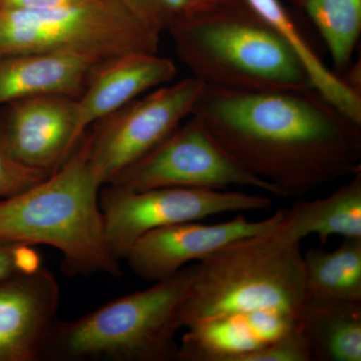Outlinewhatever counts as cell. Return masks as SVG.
I'll return each instance as SVG.
<instances>
[{
	"label": "cell",
	"instance_id": "cell-1",
	"mask_svg": "<svg viewBox=\"0 0 361 361\" xmlns=\"http://www.w3.org/2000/svg\"><path fill=\"white\" fill-rule=\"evenodd\" d=\"M192 115L280 198H300L361 171V123L314 87L233 90L204 85Z\"/></svg>",
	"mask_w": 361,
	"mask_h": 361
},
{
	"label": "cell",
	"instance_id": "cell-2",
	"mask_svg": "<svg viewBox=\"0 0 361 361\" xmlns=\"http://www.w3.org/2000/svg\"><path fill=\"white\" fill-rule=\"evenodd\" d=\"M168 32L178 58L205 87H313L295 51L245 0H219L191 9Z\"/></svg>",
	"mask_w": 361,
	"mask_h": 361
},
{
	"label": "cell",
	"instance_id": "cell-3",
	"mask_svg": "<svg viewBox=\"0 0 361 361\" xmlns=\"http://www.w3.org/2000/svg\"><path fill=\"white\" fill-rule=\"evenodd\" d=\"M85 135L49 177L9 198L0 199V241L54 247L68 276L121 275L120 261L106 243L99 192Z\"/></svg>",
	"mask_w": 361,
	"mask_h": 361
},
{
	"label": "cell",
	"instance_id": "cell-4",
	"mask_svg": "<svg viewBox=\"0 0 361 361\" xmlns=\"http://www.w3.org/2000/svg\"><path fill=\"white\" fill-rule=\"evenodd\" d=\"M198 269L187 265L145 290L115 299L75 320H56L47 361L178 360L180 313Z\"/></svg>",
	"mask_w": 361,
	"mask_h": 361
},
{
	"label": "cell",
	"instance_id": "cell-5",
	"mask_svg": "<svg viewBox=\"0 0 361 361\" xmlns=\"http://www.w3.org/2000/svg\"><path fill=\"white\" fill-rule=\"evenodd\" d=\"M276 230L233 242L199 261L180 329L256 311L300 319L307 301L301 243Z\"/></svg>",
	"mask_w": 361,
	"mask_h": 361
},
{
	"label": "cell",
	"instance_id": "cell-6",
	"mask_svg": "<svg viewBox=\"0 0 361 361\" xmlns=\"http://www.w3.org/2000/svg\"><path fill=\"white\" fill-rule=\"evenodd\" d=\"M161 35L125 0L0 8V58L59 52L106 61L125 54H158Z\"/></svg>",
	"mask_w": 361,
	"mask_h": 361
},
{
	"label": "cell",
	"instance_id": "cell-7",
	"mask_svg": "<svg viewBox=\"0 0 361 361\" xmlns=\"http://www.w3.org/2000/svg\"><path fill=\"white\" fill-rule=\"evenodd\" d=\"M271 207L270 198L239 190L160 187L137 191L108 184L99 192L106 243L118 261L125 260L135 242L152 230Z\"/></svg>",
	"mask_w": 361,
	"mask_h": 361
},
{
	"label": "cell",
	"instance_id": "cell-8",
	"mask_svg": "<svg viewBox=\"0 0 361 361\" xmlns=\"http://www.w3.org/2000/svg\"><path fill=\"white\" fill-rule=\"evenodd\" d=\"M204 85L193 77L161 85L85 133L92 172L104 185L139 161L192 115Z\"/></svg>",
	"mask_w": 361,
	"mask_h": 361
},
{
	"label": "cell",
	"instance_id": "cell-9",
	"mask_svg": "<svg viewBox=\"0 0 361 361\" xmlns=\"http://www.w3.org/2000/svg\"><path fill=\"white\" fill-rule=\"evenodd\" d=\"M109 184L137 191L160 187H250L280 198L274 188L241 167L194 115Z\"/></svg>",
	"mask_w": 361,
	"mask_h": 361
},
{
	"label": "cell",
	"instance_id": "cell-10",
	"mask_svg": "<svg viewBox=\"0 0 361 361\" xmlns=\"http://www.w3.org/2000/svg\"><path fill=\"white\" fill-rule=\"evenodd\" d=\"M279 210L266 219L238 215L217 224L188 221L152 230L135 242L125 260L135 275L157 282L172 276L193 261H201L238 240L274 232L283 219Z\"/></svg>",
	"mask_w": 361,
	"mask_h": 361
},
{
	"label": "cell",
	"instance_id": "cell-11",
	"mask_svg": "<svg viewBox=\"0 0 361 361\" xmlns=\"http://www.w3.org/2000/svg\"><path fill=\"white\" fill-rule=\"evenodd\" d=\"M4 106L0 129L4 145L23 165L52 174L77 148L75 97H26Z\"/></svg>",
	"mask_w": 361,
	"mask_h": 361
},
{
	"label": "cell",
	"instance_id": "cell-12",
	"mask_svg": "<svg viewBox=\"0 0 361 361\" xmlns=\"http://www.w3.org/2000/svg\"><path fill=\"white\" fill-rule=\"evenodd\" d=\"M61 290L42 267L0 281V361H42Z\"/></svg>",
	"mask_w": 361,
	"mask_h": 361
},
{
	"label": "cell",
	"instance_id": "cell-13",
	"mask_svg": "<svg viewBox=\"0 0 361 361\" xmlns=\"http://www.w3.org/2000/svg\"><path fill=\"white\" fill-rule=\"evenodd\" d=\"M177 66L157 54H130L96 66L82 96L77 99L75 137L104 116L137 97L174 80Z\"/></svg>",
	"mask_w": 361,
	"mask_h": 361
},
{
	"label": "cell",
	"instance_id": "cell-14",
	"mask_svg": "<svg viewBox=\"0 0 361 361\" xmlns=\"http://www.w3.org/2000/svg\"><path fill=\"white\" fill-rule=\"evenodd\" d=\"M299 320L275 311H256L199 323L180 337L178 361H239L285 336Z\"/></svg>",
	"mask_w": 361,
	"mask_h": 361
},
{
	"label": "cell",
	"instance_id": "cell-15",
	"mask_svg": "<svg viewBox=\"0 0 361 361\" xmlns=\"http://www.w3.org/2000/svg\"><path fill=\"white\" fill-rule=\"evenodd\" d=\"M103 61L59 52H30L0 58V106L40 96L78 99Z\"/></svg>",
	"mask_w": 361,
	"mask_h": 361
},
{
	"label": "cell",
	"instance_id": "cell-16",
	"mask_svg": "<svg viewBox=\"0 0 361 361\" xmlns=\"http://www.w3.org/2000/svg\"><path fill=\"white\" fill-rule=\"evenodd\" d=\"M280 236L299 242L315 235L322 245L331 236L343 239L361 238V171L349 177L329 196L316 200H299L277 228Z\"/></svg>",
	"mask_w": 361,
	"mask_h": 361
},
{
	"label": "cell",
	"instance_id": "cell-17",
	"mask_svg": "<svg viewBox=\"0 0 361 361\" xmlns=\"http://www.w3.org/2000/svg\"><path fill=\"white\" fill-rule=\"evenodd\" d=\"M300 326L312 360L361 361V302L307 299Z\"/></svg>",
	"mask_w": 361,
	"mask_h": 361
},
{
	"label": "cell",
	"instance_id": "cell-18",
	"mask_svg": "<svg viewBox=\"0 0 361 361\" xmlns=\"http://www.w3.org/2000/svg\"><path fill=\"white\" fill-rule=\"evenodd\" d=\"M295 51L303 63L313 87L327 101L353 121L361 123V94L346 85L323 63L299 32L293 18L280 0H245Z\"/></svg>",
	"mask_w": 361,
	"mask_h": 361
},
{
	"label": "cell",
	"instance_id": "cell-19",
	"mask_svg": "<svg viewBox=\"0 0 361 361\" xmlns=\"http://www.w3.org/2000/svg\"><path fill=\"white\" fill-rule=\"evenodd\" d=\"M307 299L361 302V238L343 239L334 250L303 254Z\"/></svg>",
	"mask_w": 361,
	"mask_h": 361
},
{
	"label": "cell",
	"instance_id": "cell-20",
	"mask_svg": "<svg viewBox=\"0 0 361 361\" xmlns=\"http://www.w3.org/2000/svg\"><path fill=\"white\" fill-rule=\"evenodd\" d=\"M314 23L341 75L353 65L361 35V0H303L300 4Z\"/></svg>",
	"mask_w": 361,
	"mask_h": 361
},
{
	"label": "cell",
	"instance_id": "cell-21",
	"mask_svg": "<svg viewBox=\"0 0 361 361\" xmlns=\"http://www.w3.org/2000/svg\"><path fill=\"white\" fill-rule=\"evenodd\" d=\"M239 361H312L300 320L298 325L285 336L247 353Z\"/></svg>",
	"mask_w": 361,
	"mask_h": 361
},
{
	"label": "cell",
	"instance_id": "cell-22",
	"mask_svg": "<svg viewBox=\"0 0 361 361\" xmlns=\"http://www.w3.org/2000/svg\"><path fill=\"white\" fill-rule=\"evenodd\" d=\"M51 174L27 167L11 156L0 129V199L9 198L39 184Z\"/></svg>",
	"mask_w": 361,
	"mask_h": 361
},
{
	"label": "cell",
	"instance_id": "cell-23",
	"mask_svg": "<svg viewBox=\"0 0 361 361\" xmlns=\"http://www.w3.org/2000/svg\"><path fill=\"white\" fill-rule=\"evenodd\" d=\"M159 32H167L190 11L189 0H125Z\"/></svg>",
	"mask_w": 361,
	"mask_h": 361
},
{
	"label": "cell",
	"instance_id": "cell-24",
	"mask_svg": "<svg viewBox=\"0 0 361 361\" xmlns=\"http://www.w3.org/2000/svg\"><path fill=\"white\" fill-rule=\"evenodd\" d=\"M35 246L0 241V281L42 267V258Z\"/></svg>",
	"mask_w": 361,
	"mask_h": 361
},
{
	"label": "cell",
	"instance_id": "cell-25",
	"mask_svg": "<svg viewBox=\"0 0 361 361\" xmlns=\"http://www.w3.org/2000/svg\"><path fill=\"white\" fill-rule=\"evenodd\" d=\"M87 0H0L2 9H37L70 6Z\"/></svg>",
	"mask_w": 361,
	"mask_h": 361
},
{
	"label": "cell",
	"instance_id": "cell-26",
	"mask_svg": "<svg viewBox=\"0 0 361 361\" xmlns=\"http://www.w3.org/2000/svg\"><path fill=\"white\" fill-rule=\"evenodd\" d=\"M219 1V0H189L191 8H197V7L208 6V4H214V2Z\"/></svg>",
	"mask_w": 361,
	"mask_h": 361
},
{
	"label": "cell",
	"instance_id": "cell-27",
	"mask_svg": "<svg viewBox=\"0 0 361 361\" xmlns=\"http://www.w3.org/2000/svg\"><path fill=\"white\" fill-rule=\"evenodd\" d=\"M294 1H295L298 6H300V4H302L303 0H294Z\"/></svg>",
	"mask_w": 361,
	"mask_h": 361
}]
</instances>
